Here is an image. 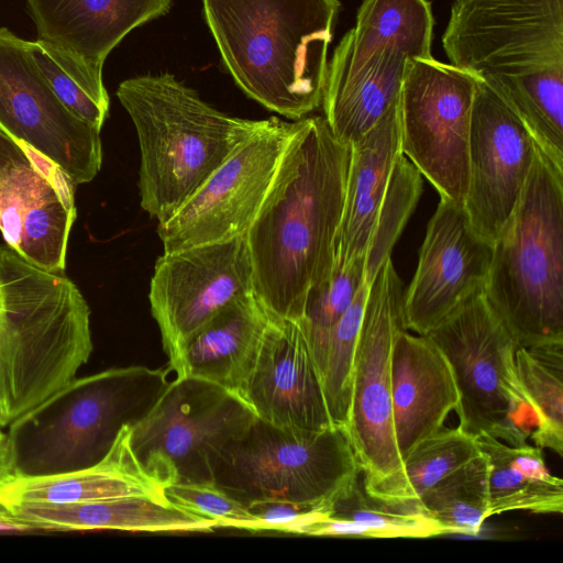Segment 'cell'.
Masks as SVG:
<instances>
[{"label":"cell","instance_id":"12","mask_svg":"<svg viewBox=\"0 0 563 563\" xmlns=\"http://www.w3.org/2000/svg\"><path fill=\"white\" fill-rule=\"evenodd\" d=\"M477 77L433 56L410 57L400 95L401 154L440 198L464 205Z\"/></svg>","mask_w":563,"mask_h":563},{"label":"cell","instance_id":"24","mask_svg":"<svg viewBox=\"0 0 563 563\" xmlns=\"http://www.w3.org/2000/svg\"><path fill=\"white\" fill-rule=\"evenodd\" d=\"M131 427L120 431L108 454L98 463L75 471L12 476L0 484V507L21 503L73 504L125 496L166 498L164 486L150 475L135 456Z\"/></svg>","mask_w":563,"mask_h":563},{"label":"cell","instance_id":"33","mask_svg":"<svg viewBox=\"0 0 563 563\" xmlns=\"http://www.w3.org/2000/svg\"><path fill=\"white\" fill-rule=\"evenodd\" d=\"M422 175L402 154L393 170L364 257V282L369 286L408 222L422 192Z\"/></svg>","mask_w":563,"mask_h":563},{"label":"cell","instance_id":"38","mask_svg":"<svg viewBox=\"0 0 563 563\" xmlns=\"http://www.w3.org/2000/svg\"><path fill=\"white\" fill-rule=\"evenodd\" d=\"M257 518L260 531L296 533L303 525L323 512L322 509L300 506L285 500H264L247 506Z\"/></svg>","mask_w":563,"mask_h":563},{"label":"cell","instance_id":"18","mask_svg":"<svg viewBox=\"0 0 563 563\" xmlns=\"http://www.w3.org/2000/svg\"><path fill=\"white\" fill-rule=\"evenodd\" d=\"M36 42L99 106L109 110L104 62L135 27L165 15L173 0H26Z\"/></svg>","mask_w":563,"mask_h":563},{"label":"cell","instance_id":"25","mask_svg":"<svg viewBox=\"0 0 563 563\" xmlns=\"http://www.w3.org/2000/svg\"><path fill=\"white\" fill-rule=\"evenodd\" d=\"M343 212L334 247V268L365 251L400 151V107L350 145Z\"/></svg>","mask_w":563,"mask_h":563},{"label":"cell","instance_id":"1","mask_svg":"<svg viewBox=\"0 0 563 563\" xmlns=\"http://www.w3.org/2000/svg\"><path fill=\"white\" fill-rule=\"evenodd\" d=\"M350 145L324 117L295 120L271 189L246 232L253 291L269 314L299 320L310 288L334 269Z\"/></svg>","mask_w":563,"mask_h":563},{"label":"cell","instance_id":"13","mask_svg":"<svg viewBox=\"0 0 563 563\" xmlns=\"http://www.w3.org/2000/svg\"><path fill=\"white\" fill-rule=\"evenodd\" d=\"M295 121L262 120L166 222L157 224L164 252L246 234L276 176Z\"/></svg>","mask_w":563,"mask_h":563},{"label":"cell","instance_id":"37","mask_svg":"<svg viewBox=\"0 0 563 563\" xmlns=\"http://www.w3.org/2000/svg\"><path fill=\"white\" fill-rule=\"evenodd\" d=\"M31 53L48 86L74 115L101 130L109 110L92 100L42 48L36 41H29Z\"/></svg>","mask_w":563,"mask_h":563},{"label":"cell","instance_id":"26","mask_svg":"<svg viewBox=\"0 0 563 563\" xmlns=\"http://www.w3.org/2000/svg\"><path fill=\"white\" fill-rule=\"evenodd\" d=\"M34 529L211 532L218 525L167 498L125 496L73 504L21 503L4 507Z\"/></svg>","mask_w":563,"mask_h":563},{"label":"cell","instance_id":"35","mask_svg":"<svg viewBox=\"0 0 563 563\" xmlns=\"http://www.w3.org/2000/svg\"><path fill=\"white\" fill-rule=\"evenodd\" d=\"M368 285L364 283L346 311L333 327L321 375L332 423L344 428L349 418L355 350Z\"/></svg>","mask_w":563,"mask_h":563},{"label":"cell","instance_id":"36","mask_svg":"<svg viewBox=\"0 0 563 563\" xmlns=\"http://www.w3.org/2000/svg\"><path fill=\"white\" fill-rule=\"evenodd\" d=\"M164 495L175 506L209 518L218 527L260 531L249 508L213 481L174 483L164 487Z\"/></svg>","mask_w":563,"mask_h":563},{"label":"cell","instance_id":"3","mask_svg":"<svg viewBox=\"0 0 563 563\" xmlns=\"http://www.w3.org/2000/svg\"><path fill=\"white\" fill-rule=\"evenodd\" d=\"M202 8L247 97L292 120L321 106L339 0H202Z\"/></svg>","mask_w":563,"mask_h":563},{"label":"cell","instance_id":"30","mask_svg":"<svg viewBox=\"0 0 563 563\" xmlns=\"http://www.w3.org/2000/svg\"><path fill=\"white\" fill-rule=\"evenodd\" d=\"M518 378L534 417V445L563 455V342L519 346Z\"/></svg>","mask_w":563,"mask_h":563},{"label":"cell","instance_id":"39","mask_svg":"<svg viewBox=\"0 0 563 563\" xmlns=\"http://www.w3.org/2000/svg\"><path fill=\"white\" fill-rule=\"evenodd\" d=\"M14 476L11 445L7 430L0 427V484Z\"/></svg>","mask_w":563,"mask_h":563},{"label":"cell","instance_id":"10","mask_svg":"<svg viewBox=\"0 0 563 563\" xmlns=\"http://www.w3.org/2000/svg\"><path fill=\"white\" fill-rule=\"evenodd\" d=\"M404 286L388 258L368 286L358 333L345 430L361 468L364 490L394 503L402 471L391 404L390 362L404 324Z\"/></svg>","mask_w":563,"mask_h":563},{"label":"cell","instance_id":"7","mask_svg":"<svg viewBox=\"0 0 563 563\" xmlns=\"http://www.w3.org/2000/svg\"><path fill=\"white\" fill-rule=\"evenodd\" d=\"M484 294L518 347L563 342V172L539 148Z\"/></svg>","mask_w":563,"mask_h":563},{"label":"cell","instance_id":"2","mask_svg":"<svg viewBox=\"0 0 563 563\" xmlns=\"http://www.w3.org/2000/svg\"><path fill=\"white\" fill-rule=\"evenodd\" d=\"M450 63L490 86L563 172V0H455Z\"/></svg>","mask_w":563,"mask_h":563},{"label":"cell","instance_id":"4","mask_svg":"<svg viewBox=\"0 0 563 563\" xmlns=\"http://www.w3.org/2000/svg\"><path fill=\"white\" fill-rule=\"evenodd\" d=\"M117 97L139 139L141 207L158 224L169 220L262 122L216 109L167 71L125 79Z\"/></svg>","mask_w":563,"mask_h":563},{"label":"cell","instance_id":"21","mask_svg":"<svg viewBox=\"0 0 563 563\" xmlns=\"http://www.w3.org/2000/svg\"><path fill=\"white\" fill-rule=\"evenodd\" d=\"M410 49L390 41L358 59L333 52L328 63L321 106L341 142L351 145L399 109Z\"/></svg>","mask_w":563,"mask_h":563},{"label":"cell","instance_id":"22","mask_svg":"<svg viewBox=\"0 0 563 563\" xmlns=\"http://www.w3.org/2000/svg\"><path fill=\"white\" fill-rule=\"evenodd\" d=\"M394 432L404 460L421 441L441 428L459 406L452 368L426 335L398 331L390 362Z\"/></svg>","mask_w":563,"mask_h":563},{"label":"cell","instance_id":"31","mask_svg":"<svg viewBox=\"0 0 563 563\" xmlns=\"http://www.w3.org/2000/svg\"><path fill=\"white\" fill-rule=\"evenodd\" d=\"M488 473L481 453L428 489L418 504L449 534H476L488 519Z\"/></svg>","mask_w":563,"mask_h":563},{"label":"cell","instance_id":"28","mask_svg":"<svg viewBox=\"0 0 563 563\" xmlns=\"http://www.w3.org/2000/svg\"><path fill=\"white\" fill-rule=\"evenodd\" d=\"M307 522L299 534L344 538H430L449 531L416 507L391 505L367 495L362 476Z\"/></svg>","mask_w":563,"mask_h":563},{"label":"cell","instance_id":"27","mask_svg":"<svg viewBox=\"0 0 563 563\" xmlns=\"http://www.w3.org/2000/svg\"><path fill=\"white\" fill-rule=\"evenodd\" d=\"M476 438L489 464L488 518L517 510L563 512V481L550 473L542 449L528 442L510 445L488 435Z\"/></svg>","mask_w":563,"mask_h":563},{"label":"cell","instance_id":"16","mask_svg":"<svg viewBox=\"0 0 563 563\" xmlns=\"http://www.w3.org/2000/svg\"><path fill=\"white\" fill-rule=\"evenodd\" d=\"M76 185L52 161L0 131V231L30 263L63 273Z\"/></svg>","mask_w":563,"mask_h":563},{"label":"cell","instance_id":"34","mask_svg":"<svg viewBox=\"0 0 563 563\" xmlns=\"http://www.w3.org/2000/svg\"><path fill=\"white\" fill-rule=\"evenodd\" d=\"M364 257L356 258L343 268H334L328 279L310 288L307 294L299 322L320 375L330 333L365 283Z\"/></svg>","mask_w":563,"mask_h":563},{"label":"cell","instance_id":"14","mask_svg":"<svg viewBox=\"0 0 563 563\" xmlns=\"http://www.w3.org/2000/svg\"><path fill=\"white\" fill-rule=\"evenodd\" d=\"M0 131L56 164L77 186L102 164L99 129L68 111L25 41L0 27Z\"/></svg>","mask_w":563,"mask_h":563},{"label":"cell","instance_id":"23","mask_svg":"<svg viewBox=\"0 0 563 563\" xmlns=\"http://www.w3.org/2000/svg\"><path fill=\"white\" fill-rule=\"evenodd\" d=\"M271 318L254 291L235 298L189 338L173 372L212 382L243 398Z\"/></svg>","mask_w":563,"mask_h":563},{"label":"cell","instance_id":"17","mask_svg":"<svg viewBox=\"0 0 563 563\" xmlns=\"http://www.w3.org/2000/svg\"><path fill=\"white\" fill-rule=\"evenodd\" d=\"M537 150L514 109L477 77L463 207L473 230L492 244L518 205Z\"/></svg>","mask_w":563,"mask_h":563},{"label":"cell","instance_id":"29","mask_svg":"<svg viewBox=\"0 0 563 563\" xmlns=\"http://www.w3.org/2000/svg\"><path fill=\"white\" fill-rule=\"evenodd\" d=\"M434 20L428 0H363L355 26L349 30L334 51L357 59L373 49L398 41L413 57H432Z\"/></svg>","mask_w":563,"mask_h":563},{"label":"cell","instance_id":"6","mask_svg":"<svg viewBox=\"0 0 563 563\" xmlns=\"http://www.w3.org/2000/svg\"><path fill=\"white\" fill-rule=\"evenodd\" d=\"M170 367H111L76 377L7 427L14 476H43L101 461L125 426L154 406Z\"/></svg>","mask_w":563,"mask_h":563},{"label":"cell","instance_id":"19","mask_svg":"<svg viewBox=\"0 0 563 563\" xmlns=\"http://www.w3.org/2000/svg\"><path fill=\"white\" fill-rule=\"evenodd\" d=\"M492 257L493 244L473 230L464 207L440 198L404 292L406 330L423 335L463 301L484 291Z\"/></svg>","mask_w":563,"mask_h":563},{"label":"cell","instance_id":"40","mask_svg":"<svg viewBox=\"0 0 563 563\" xmlns=\"http://www.w3.org/2000/svg\"><path fill=\"white\" fill-rule=\"evenodd\" d=\"M34 528L0 507V533L2 532H25Z\"/></svg>","mask_w":563,"mask_h":563},{"label":"cell","instance_id":"32","mask_svg":"<svg viewBox=\"0 0 563 563\" xmlns=\"http://www.w3.org/2000/svg\"><path fill=\"white\" fill-rule=\"evenodd\" d=\"M481 453L476 437L459 426H444L416 445L402 460L393 505L421 509L418 501L428 489Z\"/></svg>","mask_w":563,"mask_h":563},{"label":"cell","instance_id":"5","mask_svg":"<svg viewBox=\"0 0 563 563\" xmlns=\"http://www.w3.org/2000/svg\"><path fill=\"white\" fill-rule=\"evenodd\" d=\"M92 347L76 284L0 244V374L18 418L75 379Z\"/></svg>","mask_w":563,"mask_h":563},{"label":"cell","instance_id":"15","mask_svg":"<svg viewBox=\"0 0 563 563\" xmlns=\"http://www.w3.org/2000/svg\"><path fill=\"white\" fill-rule=\"evenodd\" d=\"M252 291L253 266L245 234L163 252L154 265L148 300L170 369L202 324Z\"/></svg>","mask_w":563,"mask_h":563},{"label":"cell","instance_id":"9","mask_svg":"<svg viewBox=\"0 0 563 563\" xmlns=\"http://www.w3.org/2000/svg\"><path fill=\"white\" fill-rule=\"evenodd\" d=\"M426 335L452 368L459 427L510 445L527 443L536 422L518 378V345L484 291L463 301Z\"/></svg>","mask_w":563,"mask_h":563},{"label":"cell","instance_id":"11","mask_svg":"<svg viewBox=\"0 0 563 563\" xmlns=\"http://www.w3.org/2000/svg\"><path fill=\"white\" fill-rule=\"evenodd\" d=\"M256 415L238 394L195 376H176L131 427L132 450L164 487L213 481V466Z\"/></svg>","mask_w":563,"mask_h":563},{"label":"cell","instance_id":"8","mask_svg":"<svg viewBox=\"0 0 563 563\" xmlns=\"http://www.w3.org/2000/svg\"><path fill=\"white\" fill-rule=\"evenodd\" d=\"M361 474L344 427L313 431L257 417L213 466V482L246 507L285 500L323 510Z\"/></svg>","mask_w":563,"mask_h":563},{"label":"cell","instance_id":"20","mask_svg":"<svg viewBox=\"0 0 563 563\" xmlns=\"http://www.w3.org/2000/svg\"><path fill=\"white\" fill-rule=\"evenodd\" d=\"M243 398L257 418L275 426L313 431L334 426L299 320L271 318Z\"/></svg>","mask_w":563,"mask_h":563}]
</instances>
